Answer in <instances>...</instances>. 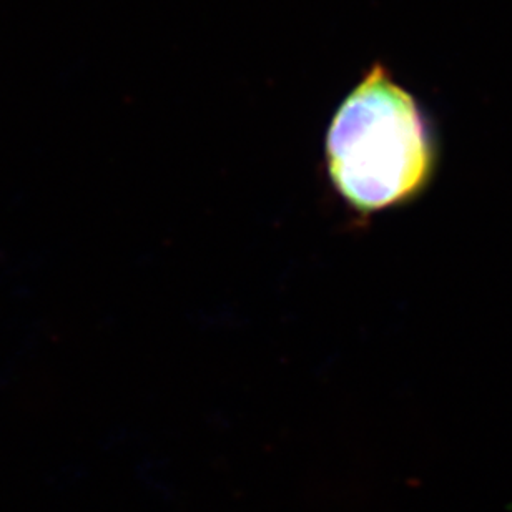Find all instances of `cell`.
Returning <instances> with one entry per match:
<instances>
[{
  "mask_svg": "<svg viewBox=\"0 0 512 512\" xmlns=\"http://www.w3.org/2000/svg\"><path fill=\"white\" fill-rule=\"evenodd\" d=\"M438 157L418 100L380 62L343 100L326 135L331 183L366 217L416 200L433 180Z\"/></svg>",
  "mask_w": 512,
  "mask_h": 512,
  "instance_id": "1",
  "label": "cell"
}]
</instances>
